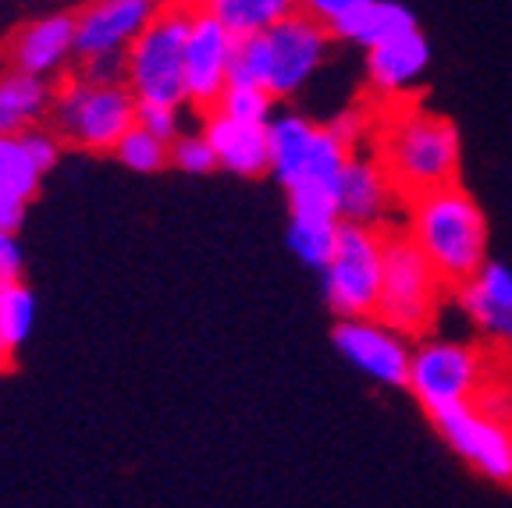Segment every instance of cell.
Here are the masks:
<instances>
[{
	"label": "cell",
	"mask_w": 512,
	"mask_h": 508,
	"mask_svg": "<svg viewBox=\"0 0 512 508\" xmlns=\"http://www.w3.org/2000/svg\"><path fill=\"white\" fill-rule=\"evenodd\" d=\"M477 405L480 409H488L491 416H498V420L512 423V388L509 384H484V391L477 395Z\"/></svg>",
	"instance_id": "cell-32"
},
{
	"label": "cell",
	"mask_w": 512,
	"mask_h": 508,
	"mask_svg": "<svg viewBox=\"0 0 512 508\" xmlns=\"http://www.w3.org/2000/svg\"><path fill=\"white\" fill-rule=\"evenodd\" d=\"M136 107V93L125 82H93L79 72L54 89L47 121L64 143L86 153H114L121 135L136 125Z\"/></svg>",
	"instance_id": "cell-3"
},
{
	"label": "cell",
	"mask_w": 512,
	"mask_h": 508,
	"mask_svg": "<svg viewBox=\"0 0 512 508\" xmlns=\"http://www.w3.org/2000/svg\"><path fill=\"white\" fill-rule=\"evenodd\" d=\"M235 36L207 8H192L189 43H185V93L189 104L210 111L232 82Z\"/></svg>",
	"instance_id": "cell-12"
},
{
	"label": "cell",
	"mask_w": 512,
	"mask_h": 508,
	"mask_svg": "<svg viewBox=\"0 0 512 508\" xmlns=\"http://www.w3.org/2000/svg\"><path fill=\"white\" fill-rule=\"evenodd\" d=\"M43 175L47 171L40 167V160L32 157L25 135H0V185H8L18 196L32 199Z\"/></svg>",
	"instance_id": "cell-24"
},
{
	"label": "cell",
	"mask_w": 512,
	"mask_h": 508,
	"mask_svg": "<svg viewBox=\"0 0 512 508\" xmlns=\"http://www.w3.org/2000/svg\"><path fill=\"white\" fill-rule=\"evenodd\" d=\"M459 292L466 320L477 327L488 342L512 352V267L488 260L466 281Z\"/></svg>",
	"instance_id": "cell-15"
},
{
	"label": "cell",
	"mask_w": 512,
	"mask_h": 508,
	"mask_svg": "<svg viewBox=\"0 0 512 508\" xmlns=\"http://www.w3.org/2000/svg\"><path fill=\"white\" fill-rule=\"evenodd\" d=\"M79 72L93 82H125V54H93L82 57Z\"/></svg>",
	"instance_id": "cell-31"
},
{
	"label": "cell",
	"mask_w": 512,
	"mask_h": 508,
	"mask_svg": "<svg viewBox=\"0 0 512 508\" xmlns=\"http://www.w3.org/2000/svg\"><path fill=\"white\" fill-rule=\"evenodd\" d=\"M377 160L399 185L402 199L459 182L463 167V139L445 114L427 107H399L381 121L377 132Z\"/></svg>",
	"instance_id": "cell-2"
},
{
	"label": "cell",
	"mask_w": 512,
	"mask_h": 508,
	"mask_svg": "<svg viewBox=\"0 0 512 508\" xmlns=\"http://www.w3.org/2000/svg\"><path fill=\"white\" fill-rule=\"evenodd\" d=\"M271 79V50H267V32L260 36H235L232 54V82L246 86H264Z\"/></svg>",
	"instance_id": "cell-27"
},
{
	"label": "cell",
	"mask_w": 512,
	"mask_h": 508,
	"mask_svg": "<svg viewBox=\"0 0 512 508\" xmlns=\"http://www.w3.org/2000/svg\"><path fill=\"white\" fill-rule=\"evenodd\" d=\"M25 256L22 246H18L15 228H0V274L4 278H22Z\"/></svg>",
	"instance_id": "cell-33"
},
{
	"label": "cell",
	"mask_w": 512,
	"mask_h": 508,
	"mask_svg": "<svg viewBox=\"0 0 512 508\" xmlns=\"http://www.w3.org/2000/svg\"><path fill=\"white\" fill-rule=\"evenodd\" d=\"M406 235L424 249L448 288H463L488 263V217L459 182L406 199Z\"/></svg>",
	"instance_id": "cell-1"
},
{
	"label": "cell",
	"mask_w": 512,
	"mask_h": 508,
	"mask_svg": "<svg viewBox=\"0 0 512 508\" xmlns=\"http://www.w3.org/2000/svg\"><path fill=\"white\" fill-rule=\"evenodd\" d=\"M328 125L335 128L338 135H342V139L352 146V150H356V146H360L363 135L370 132V121H367V114H363V111H342L335 121H328Z\"/></svg>",
	"instance_id": "cell-34"
},
{
	"label": "cell",
	"mask_w": 512,
	"mask_h": 508,
	"mask_svg": "<svg viewBox=\"0 0 512 508\" xmlns=\"http://www.w3.org/2000/svg\"><path fill=\"white\" fill-rule=\"evenodd\" d=\"M416 29V18L409 8L395 4V0H370L367 8H360L356 15H349L342 25H335V40L356 43V47L370 50L377 43L392 40V36H402V32Z\"/></svg>",
	"instance_id": "cell-20"
},
{
	"label": "cell",
	"mask_w": 512,
	"mask_h": 508,
	"mask_svg": "<svg viewBox=\"0 0 512 508\" xmlns=\"http://www.w3.org/2000/svg\"><path fill=\"white\" fill-rule=\"evenodd\" d=\"M11 281H18V278H4V274H0V295L8 292V285H11Z\"/></svg>",
	"instance_id": "cell-37"
},
{
	"label": "cell",
	"mask_w": 512,
	"mask_h": 508,
	"mask_svg": "<svg viewBox=\"0 0 512 508\" xmlns=\"http://www.w3.org/2000/svg\"><path fill=\"white\" fill-rule=\"evenodd\" d=\"M171 167H178L185 175H210V171H217L221 164H217V153L207 135L182 132L175 143H171Z\"/></svg>",
	"instance_id": "cell-28"
},
{
	"label": "cell",
	"mask_w": 512,
	"mask_h": 508,
	"mask_svg": "<svg viewBox=\"0 0 512 508\" xmlns=\"http://www.w3.org/2000/svg\"><path fill=\"white\" fill-rule=\"evenodd\" d=\"M445 281L434 270V263L424 256L409 235H388L384 246V285L381 302H377V317L388 320L392 327L413 334H427L438 317Z\"/></svg>",
	"instance_id": "cell-6"
},
{
	"label": "cell",
	"mask_w": 512,
	"mask_h": 508,
	"mask_svg": "<svg viewBox=\"0 0 512 508\" xmlns=\"http://www.w3.org/2000/svg\"><path fill=\"white\" fill-rule=\"evenodd\" d=\"M331 342L370 381L388 384V388H406L413 342H409L406 331L392 327L377 313H370V317H338Z\"/></svg>",
	"instance_id": "cell-11"
},
{
	"label": "cell",
	"mask_w": 512,
	"mask_h": 508,
	"mask_svg": "<svg viewBox=\"0 0 512 508\" xmlns=\"http://www.w3.org/2000/svg\"><path fill=\"white\" fill-rule=\"evenodd\" d=\"M203 135L217 153V164L239 178H260L271 171V135L267 125L239 121L232 114L210 107L203 118Z\"/></svg>",
	"instance_id": "cell-16"
},
{
	"label": "cell",
	"mask_w": 512,
	"mask_h": 508,
	"mask_svg": "<svg viewBox=\"0 0 512 508\" xmlns=\"http://www.w3.org/2000/svg\"><path fill=\"white\" fill-rule=\"evenodd\" d=\"M11 356H15V345L8 342V334L0 331V370H8V366H11Z\"/></svg>",
	"instance_id": "cell-36"
},
{
	"label": "cell",
	"mask_w": 512,
	"mask_h": 508,
	"mask_svg": "<svg viewBox=\"0 0 512 508\" xmlns=\"http://www.w3.org/2000/svg\"><path fill=\"white\" fill-rule=\"evenodd\" d=\"M338 228H342L338 217L292 214L288 217V249L299 256V263H306V267H313V270H324L331 253H335Z\"/></svg>",
	"instance_id": "cell-22"
},
{
	"label": "cell",
	"mask_w": 512,
	"mask_h": 508,
	"mask_svg": "<svg viewBox=\"0 0 512 508\" xmlns=\"http://www.w3.org/2000/svg\"><path fill=\"white\" fill-rule=\"evenodd\" d=\"M274 100L278 96L264 86H246V82H228V89L217 100V111L232 114L239 121H256V125H267L274 118Z\"/></svg>",
	"instance_id": "cell-26"
},
{
	"label": "cell",
	"mask_w": 512,
	"mask_h": 508,
	"mask_svg": "<svg viewBox=\"0 0 512 508\" xmlns=\"http://www.w3.org/2000/svg\"><path fill=\"white\" fill-rule=\"evenodd\" d=\"M431 420L466 466L495 484H512V423L491 416L477 402L441 409Z\"/></svg>",
	"instance_id": "cell-9"
},
{
	"label": "cell",
	"mask_w": 512,
	"mask_h": 508,
	"mask_svg": "<svg viewBox=\"0 0 512 508\" xmlns=\"http://www.w3.org/2000/svg\"><path fill=\"white\" fill-rule=\"evenodd\" d=\"M335 32L324 22L310 15V11H292L281 18L274 29H267V50H271V89L278 100H292L310 86V79L320 72V64L328 61V50Z\"/></svg>",
	"instance_id": "cell-10"
},
{
	"label": "cell",
	"mask_w": 512,
	"mask_h": 508,
	"mask_svg": "<svg viewBox=\"0 0 512 508\" xmlns=\"http://www.w3.org/2000/svg\"><path fill=\"white\" fill-rule=\"evenodd\" d=\"M488 384V363L473 345L452 338H424L413 345L406 388L427 409V416L452 409V405L477 402Z\"/></svg>",
	"instance_id": "cell-7"
},
{
	"label": "cell",
	"mask_w": 512,
	"mask_h": 508,
	"mask_svg": "<svg viewBox=\"0 0 512 508\" xmlns=\"http://www.w3.org/2000/svg\"><path fill=\"white\" fill-rule=\"evenodd\" d=\"M54 107V86L43 75L22 72L11 64L0 75V135H22L25 128L43 125Z\"/></svg>",
	"instance_id": "cell-19"
},
{
	"label": "cell",
	"mask_w": 512,
	"mask_h": 508,
	"mask_svg": "<svg viewBox=\"0 0 512 508\" xmlns=\"http://www.w3.org/2000/svg\"><path fill=\"white\" fill-rule=\"evenodd\" d=\"M271 135V175L285 189L303 182H338L352 146L331 125L303 118V114H278L267 121Z\"/></svg>",
	"instance_id": "cell-8"
},
{
	"label": "cell",
	"mask_w": 512,
	"mask_h": 508,
	"mask_svg": "<svg viewBox=\"0 0 512 508\" xmlns=\"http://www.w3.org/2000/svg\"><path fill=\"white\" fill-rule=\"evenodd\" d=\"M75 57V15L57 11L25 22L11 40V64L32 75H57Z\"/></svg>",
	"instance_id": "cell-17"
},
{
	"label": "cell",
	"mask_w": 512,
	"mask_h": 508,
	"mask_svg": "<svg viewBox=\"0 0 512 508\" xmlns=\"http://www.w3.org/2000/svg\"><path fill=\"white\" fill-rule=\"evenodd\" d=\"M114 157H118L128 171H139V175H157V171H164V167L171 164V143H168V139H160L157 132H150V128H143L136 121V125L128 128V132L118 139V146H114Z\"/></svg>",
	"instance_id": "cell-23"
},
{
	"label": "cell",
	"mask_w": 512,
	"mask_h": 508,
	"mask_svg": "<svg viewBox=\"0 0 512 508\" xmlns=\"http://www.w3.org/2000/svg\"><path fill=\"white\" fill-rule=\"evenodd\" d=\"M384 235L377 224L342 221L335 253L324 274V299L335 317H370L377 313L384 285Z\"/></svg>",
	"instance_id": "cell-5"
},
{
	"label": "cell",
	"mask_w": 512,
	"mask_h": 508,
	"mask_svg": "<svg viewBox=\"0 0 512 508\" xmlns=\"http://www.w3.org/2000/svg\"><path fill=\"white\" fill-rule=\"evenodd\" d=\"M157 8L160 0H89L75 15V57L125 54Z\"/></svg>",
	"instance_id": "cell-13"
},
{
	"label": "cell",
	"mask_w": 512,
	"mask_h": 508,
	"mask_svg": "<svg viewBox=\"0 0 512 508\" xmlns=\"http://www.w3.org/2000/svg\"><path fill=\"white\" fill-rule=\"evenodd\" d=\"M136 121L150 132H157L160 139L175 143L182 135V104H157V100H139Z\"/></svg>",
	"instance_id": "cell-29"
},
{
	"label": "cell",
	"mask_w": 512,
	"mask_h": 508,
	"mask_svg": "<svg viewBox=\"0 0 512 508\" xmlns=\"http://www.w3.org/2000/svg\"><path fill=\"white\" fill-rule=\"evenodd\" d=\"M335 189H338V214H342V221L377 224V228L392 217L395 203L402 199L399 185L384 171L381 160L356 157V153L345 160Z\"/></svg>",
	"instance_id": "cell-14"
},
{
	"label": "cell",
	"mask_w": 512,
	"mask_h": 508,
	"mask_svg": "<svg viewBox=\"0 0 512 508\" xmlns=\"http://www.w3.org/2000/svg\"><path fill=\"white\" fill-rule=\"evenodd\" d=\"M192 4H200V0H192Z\"/></svg>",
	"instance_id": "cell-38"
},
{
	"label": "cell",
	"mask_w": 512,
	"mask_h": 508,
	"mask_svg": "<svg viewBox=\"0 0 512 508\" xmlns=\"http://www.w3.org/2000/svg\"><path fill=\"white\" fill-rule=\"evenodd\" d=\"M370 0H299V8L310 11L317 22H324L328 29L342 25L349 15H356L360 8H367Z\"/></svg>",
	"instance_id": "cell-30"
},
{
	"label": "cell",
	"mask_w": 512,
	"mask_h": 508,
	"mask_svg": "<svg viewBox=\"0 0 512 508\" xmlns=\"http://www.w3.org/2000/svg\"><path fill=\"white\" fill-rule=\"evenodd\" d=\"M192 0L164 4L125 50V86L136 100L189 104L185 93V43H189Z\"/></svg>",
	"instance_id": "cell-4"
},
{
	"label": "cell",
	"mask_w": 512,
	"mask_h": 508,
	"mask_svg": "<svg viewBox=\"0 0 512 508\" xmlns=\"http://www.w3.org/2000/svg\"><path fill=\"white\" fill-rule=\"evenodd\" d=\"M36 327V295L22 285V278L11 281L8 292L0 295V331L8 334V342L22 349Z\"/></svg>",
	"instance_id": "cell-25"
},
{
	"label": "cell",
	"mask_w": 512,
	"mask_h": 508,
	"mask_svg": "<svg viewBox=\"0 0 512 508\" xmlns=\"http://www.w3.org/2000/svg\"><path fill=\"white\" fill-rule=\"evenodd\" d=\"M200 8L228 25L232 36H260L299 11V0H200Z\"/></svg>",
	"instance_id": "cell-21"
},
{
	"label": "cell",
	"mask_w": 512,
	"mask_h": 508,
	"mask_svg": "<svg viewBox=\"0 0 512 508\" xmlns=\"http://www.w3.org/2000/svg\"><path fill=\"white\" fill-rule=\"evenodd\" d=\"M427 64H431V43L420 29H409L367 50V79L381 96H402L424 79Z\"/></svg>",
	"instance_id": "cell-18"
},
{
	"label": "cell",
	"mask_w": 512,
	"mask_h": 508,
	"mask_svg": "<svg viewBox=\"0 0 512 508\" xmlns=\"http://www.w3.org/2000/svg\"><path fill=\"white\" fill-rule=\"evenodd\" d=\"M25 203H29L25 196H18L8 185H0V228L18 231V224L25 221Z\"/></svg>",
	"instance_id": "cell-35"
}]
</instances>
